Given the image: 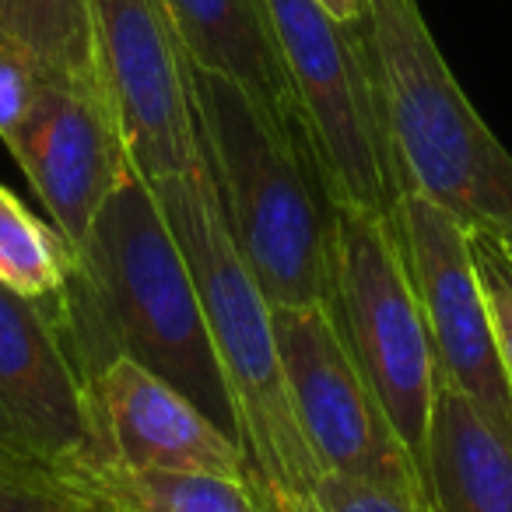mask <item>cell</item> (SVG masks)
<instances>
[{
  "label": "cell",
  "mask_w": 512,
  "mask_h": 512,
  "mask_svg": "<svg viewBox=\"0 0 512 512\" xmlns=\"http://www.w3.org/2000/svg\"><path fill=\"white\" fill-rule=\"evenodd\" d=\"M474 242V264L477 278L484 288V302H488V320H491V337H495L498 362L505 369L512 390V253L495 242L491 235L470 232Z\"/></svg>",
  "instance_id": "d6986e66"
},
{
  "label": "cell",
  "mask_w": 512,
  "mask_h": 512,
  "mask_svg": "<svg viewBox=\"0 0 512 512\" xmlns=\"http://www.w3.org/2000/svg\"><path fill=\"white\" fill-rule=\"evenodd\" d=\"M190 92L221 218L267 306H330L337 204L302 130L193 64Z\"/></svg>",
  "instance_id": "7a4b0ae2"
},
{
  "label": "cell",
  "mask_w": 512,
  "mask_h": 512,
  "mask_svg": "<svg viewBox=\"0 0 512 512\" xmlns=\"http://www.w3.org/2000/svg\"><path fill=\"white\" fill-rule=\"evenodd\" d=\"M151 190L190 260L204 302L249 491L264 512H313V488L323 470L288 393L274 313L228 235L207 162Z\"/></svg>",
  "instance_id": "3957f363"
},
{
  "label": "cell",
  "mask_w": 512,
  "mask_h": 512,
  "mask_svg": "<svg viewBox=\"0 0 512 512\" xmlns=\"http://www.w3.org/2000/svg\"><path fill=\"white\" fill-rule=\"evenodd\" d=\"M271 313L288 393L320 470L372 477L428 498L425 477L386 418L334 309L316 302Z\"/></svg>",
  "instance_id": "ba28073f"
},
{
  "label": "cell",
  "mask_w": 512,
  "mask_h": 512,
  "mask_svg": "<svg viewBox=\"0 0 512 512\" xmlns=\"http://www.w3.org/2000/svg\"><path fill=\"white\" fill-rule=\"evenodd\" d=\"M109 109L148 186L204 165L190 60L158 0H92Z\"/></svg>",
  "instance_id": "9c48e42d"
},
{
  "label": "cell",
  "mask_w": 512,
  "mask_h": 512,
  "mask_svg": "<svg viewBox=\"0 0 512 512\" xmlns=\"http://www.w3.org/2000/svg\"><path fill=\"white\" fill-rule=\"evenodd\" d=\"M316 4L337 22H365L369 15V0H316Z\"/></svg>",
  "instance_id": "7402d4cb"
},
{
  "label": "cell",
  "mask_w": 512,
  "mask_h": 512,
  "mask_svg": "<svg viewBox=\"0 0 512 512\" xmlns=\"http://www.w3.org/2000/svg\"><path fill=\"white\" fill-rule=\"evenodd\" d=\"M0 39L18 46L50 85L106 95L92 0H0Z\"/></svg>",
  "instance_id": "2e32d148"
},
{
  "label": "cell",
  "mask_w": 512,
  "mask_h": 512,
  "mask_svg": "<svg viewBox=\"0 0 512 512\" xmlns=\"http://www.w3.org/2000/svg\"><path fill=\"white\" fill-rule=\"evenodd\" d=\"M43 85H50L43 71L18 46L0 39V144H8L11 134L22 127Z\"/></svg>",
  "instance_id": "ffe728a7"
},
{
  "label": "cell",
  "mask_w": 512,
  "mask_h": 512,
  "mask_svg": "<svg viewBox=\"0 0 512 512\" xmlns=\"http://www.w3.org/2000/svg\"><path fill=\"white\" fill-rule=\"evenodd\" d=\"M46 306L85 379L127 355L232 432V404L190 260L134 165L74 249L67 292Z\"/></svg>",
  "instance_id": "6da1fadb"
},
{
  "label": "cell",
  "mask_w": 512,
  "mask_h": 512,
  "mask_svg": "<svg viewBox=\"0 0 512 512\" xmlns=\"http://www.w3.org/2000/svg\"><path fill=\"white\" fill-rule=\"evenodd\" d=\"M334 309L386 418L425 477L439 355L407 267L397 214L337 207Z\"/></svg>",
  "instance_id": "8992f818"
},
{
  "label": "cell",
  "mask_w": 512,
  "mask_h": 512,
  "mask_svg": "<svg viewBox=\"0 0 512 512\" xmlns=\"http://www.w3.org/2000/svg\"><path fill=\"white\" fill-rule=\"evenodd\" d=\"M95 460L88 379L57 316L0 285V477L71 495Z\"/></svg>",
  "instance_id": "52a82bcc"
},
{
  "label": "cell",
  "mask_w": 512,
  "mask_h": 512,
  "mask_svg": "<svg viewBox=\"0 0 512 512\" xmlns=\"http://www.w3.org/2000/svg\"><path fill=\"white\" fill-rule=\"evenodd\" d=\"M313 512H432V505L397 484L323 470L313 488Z\"/></svg>",
  "instance_id": "ac0fdd59"
},
{
  "label": "cell",
  "mask_w": 512,
  "mask_h": 512,
  "mask_svg": "<svg viewBox=\"0 0 512 512\" xmlns=\"http://www.w3.org/2000/svg\"><path fill=\"white\" fill-rule=\"evenodd\" d=\"M365 29L400 190L512 253V151L460 88L421 0H369Z\"/></svg>",
  "instance_id": "277c9868"
},
{
  "label": "cell",
  "mask_w": 512,
  "mask_h": 512,
  "mask_svg": "<svg viewBox=\"0 0 512 512\" xmlns=\"http://www.w3.org/2000/svg\"><path fill=\"white\" fill-rule=\"evenodd\" d=\"M267 4L285 53L302 137L334 204L393 214L400 183L379 109L365 22H337L316 0Z\"/></svg>",
  "instance_id": "5b68a950"
},
{
  "label": "cell",
  "mask_w": 512,
  "mask_h": 512,
  "mask_svg": "<svg viewBox=\"0 0 512 512\" xmlns=\"http://www.w3.org/2000/svg\"><path fill=\"white\" fill-rule=\"evenodd\" d=\"M432 512H512V418H491L446 376L425 449Z\"/></svg>",
  "instance_id": "5bb4252c"
},
{
  "label": "cell",
  "mask_w": 512,
  "mask_h": 512,
  "mask_svg": "<svg viewBox=\"0 0 512 512\" xmlns=\"http://www.w3.org/2000/svg\"><path fill=\"white\" fill-rule=\"evenodd\" d=\"M92 512H264L249 484L214 474L130 470L113 460H95L71 484Z\"/></svg>",
  "instance_id": "9a60e30c"
},
{
  "label": "cell",
  "mask_w": 512,
  "mask_h": 512,
  "mask_svg": "<svg viewBox=\"0 0 512 512\" xmlns=\"http://www.w3.org/2000/svg\"><path fill=\"white\" fill-rule=\"evenodd\" d=\"M393 214L442 376L491 418H512V390L491 337L470 228L414 190H400Z\"/></svg>",
  "instance_id": "30bf717a"
},
{
  "label": "cell",
  "mask_w": 512,
  "mask_h": 512,
  "mask_svg": "<svg viewBox=\"0 0 512 512\" xmlns=\"http://www.w3.org/2000/svg\"><path fill=\"white\" fill-rule=\"evenodd\" d=\"M0 512H92L71 495L50 488H29L0 477Z\"/></svg>",
  "instance_id": "44dd1931"
},
{
  "label": "cell",
  "mask_w": 512,
  "mask_h": 512,
  "mask_svg": "<svg viewBox=\"0 0 512 512\" xmlns=\"http://www.w3.org/2000/svg\"><path fill=\"white\" fill-rule=\"evenodd\" d=\"M74 246L53 221H43L11 186L0 183V285L32 302L67 292Z\"/></svg>",
  "instance_id": "e0dca14e"
},
{
  "label": "cell",
  "mask_w": 512,
  "mask_h": 512,
  "mask_svg": "<svg viewBox=\"0 0 512 512\" xmlns=\"http://www.w3.org/2000/svg\"><path fill=\"white\" fill-rule=\"evenodd\" d=\"M88 397L102 460L130 470L214 474L249 484L235 435L134 358L116 355L95 369Z\"/></svg>",
  "instance_id": "7c38bea8"
},
{
  "label": "cell",
  "mask_w": 512,
  "mask_h": 512,
  "mask_svg": "<svg viewBox=\"0 0 512 512\" xmlns=\"http://www.w3.org/2000/svg\"><path fill=\"white\" fill-rule=\"evenodd\" d=\"M158 4L193 67L239 85L274 120L302 130L267 0H158Z\"/></svg>",
  "instance_id": "4fadbf2b"
},
{
  "label": "cell",
  "mask_w": 512,
  "mask_h": 512,
  "mask_svg": "<svg viewBox=\"0 0 512 512\" xmlns=\"http://www.w3.org/2000/svg\"><path fill=\"white\" fill-rule=\"evenodd\" d=\"M4 148L74 249L130 169L109 99L88 88L43 85Z\"/></svg>",
  "instance_id": "8fae6325"
}]
</instances>
